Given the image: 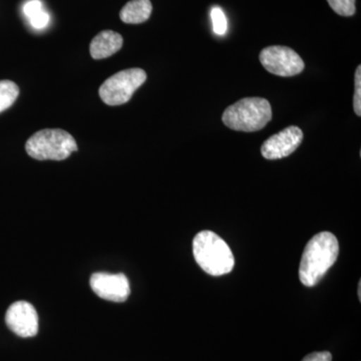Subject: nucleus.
Segmentation results:
<instances>
[{
	"mask_svg": "<svg viewBox=\"0 0 361 361\" xmlns=\"http://www.w3.org/2000/svg\"><path fill=\"white\" fill-rule=\"evenodd\" d=\"M147 80L142 68H129L111 75L99 87V97L109 106H121L132 99L135 90Z\"/></svg>",
	"mask_w": 361,
	"mask_h": 361,
	"instance_id": "5",
	"label": "nucleus"
},
{
	"mask_svg": "<svg viewBox=\"0 0 361 361\" xmlns=\"http://www.w3.org/2000/svg\"><path fill=\"white\" fill-rule=\"evenodd\" d=\"M23 13L28 23L35 30H44L49 25L51 16L45 11L40 0H30L23 6Z\"/></svg>",
	"mask_w": 361,
	"mask_h": 361,
	"instance_id": "12",
	"label": "nucleus"
},
{
	"mask_svg": "<svg viewBox=\"0 0 361 361\" xmlns=\"http://www.w3.org/2000/svg\"><path fill=\"white\" fill-rule=\"evenodd\" d=\"M259 59L266 71L279 77H294L302 73L305 66L296 51L281 45L265 47L260 52Z\"/></svg>",
	"mask_w": 361,
	"mask_h": 361,
	"instance_id": "6",
	"label": "nucleus"
},
{
	"mask_svg": "<svg viewBox=\"0 0 361 361\" xmlns=\"http://www.w3.org/2000/svg\"><path fill=\"white\" fill-rule=\"evenodd\" d=\"M26 153L39 161L66 160L78 151L73 135L61 129H45L33 134L25 144Z\"/></svg>",
	"mask_w": 361,
	"mask_h": 361,
	"instance_id": "4",
	"label": "nucleus"
},
{
	"mask_svg": "<svg viewBox=\"0 0 361 361\" xmlns=\"http://www.w3.org/2000/svg\"><path fill=\"white\" fill-rule=\"evenodd\" d=\"M195 260L202 269L212 276H222L231 272L234 255L224 240L212 231H202L193 240Z\"/></svg>",
	"mask_w": 361,
	"mask_h": 361,
	"instance_id": "2",
	"label": "nucleus"
},
{
	"mask_svg": "<svg viewBox=\"0 0 361 361\" xmlns=\"http://www.w3.org/2000/svg\"><path fill=\"white\" fill-rule=\"evenodd\" d=\"M90 284L92 291L104 300L123 302L130 296L129 279L122 273H94L90 277Z\"/></svg>",
	"mask_w": 361,
	"mask_h": 361,
	"instance_id": "7",
	"label": "nucleus"
},
{
	"mask_svg": "<svg viewBox=\"0 0 361 361\" xmlns=\"http://www.w3.org/2000/svg\"><path fill=\"white\" fill-rule=\"evenodd\" d=\"M302 361H332V355L329 351L312 353L310 355H306Z\"/></svg>",
	"mask_w": 361,
	"mask_h": 361,
	"instance_id": "17",
	"label": "nucleus"
},
{
	"mask_svg": "<svg viewBox=\"0 0 361 361\" xmlns=\"http://www.w3.org/2000/svg\"><path fill=\"white\" fill-rule=\"evenodd\" d=\"M358 298H360V301L361 300V282L358 283Z\"/></svg>",
	"mask_w": 361,
	"mask_h": 361,
	"instance_id": "18",
	"label": "nucleus"
},
{
	"mask_svg": "<svg viewBox=\"0 0 361 361\" xmlns=\"http://www.w3.org/2000/svg\"><path fill=\"white\" fill-rule=\"evenodd\" d=\"M123 44V37L120 33L113 30H104L90 42V56L94 59L110 58L122 49Z\"/></svg>",
	"mask_w": 361,
	"mask_h": 361,
	"instance_id": "10",
	"label": "nucleus"
},
{
	"mask_svg": "<svg viewBox=\"0 0 361 361\" xmlns=\"http://www.w3.org/2000/svg\"><path fill=\"white\" fill-rule=\"evenodd\" d=\"M211 20H212L213 30L216 35H224L227 32V18H226L224 11L220 7H213L211 11Z\"/></svg>",
	"mask_w": 361,
	"mask_h": 361,
	"instance_id": "14",
	"label": "nucleus"
},
{
	"mask_svg": "<svg viewBox=\"0 0 361 361\" xmlns=\"http://www.w3.org/2000/svg\"><path fill=\"white\" fill-rule=\"evenodd\" d=\"M330 7L341 16H353L355 13V0H327Z\"/></svg>",
	"mask_w": 361,
	"mask_h": 361,
	"instance_id": "15",
	"label": "nucleus"
},
{
	"mask_svg": "<svg viewBox=\"0 0 361 361\" xmlns=\"http://www.w3.org/2000/svg\"><path fill=\"white\" fill-rule=\"evenodd\" d=\"M20 94L18 85L11 80H0V113L11 108Z\"/></svg>",
	"mask_w": 361,
	"mask_h": 361,
	"instance_id": "13",
	"label": "nucleus"
},
{
	"mask_svg": "<svg viewBox=\"0 0 361 361\" xmlns=\"http://www.w3.org/2000/svg\"><path fill=\"white\" fill-rule=\"evenodd\" d=\"M153 6L149 0H130L123 7L120 18L123 23L139 25L149 20Z\"/></svg>",
	"mask_w": 361,
	"mask_h": 361,
	"instance_id": "11",
	"label": "nucleus"
},
{
	"mask_svg": "<svg viewBox=\"0 0 361 361\" xmlns=\"http://www.w3.org/2000/svg\"><path fill=\"white\" fill-rule=\"evenodd\" d=\"M353 108L358 116H361V66L355 71V92L353 97Z\"/></svg>",
	"mask_w": 361,
	"mask_h": 361,
	"instance_id": "16",
	"label": "nucleus"
},
{
	"mask_svg": "<svg viewBox=\"0 0 361 361\" xmlns=\"http://www.w3.org/2000/svg\"><path fill=\"white\" fill-rule=\"evenodd\" d=\"M339 254L338 240L330 232H320L308 241L299 266V279L307 287L319 283Z\"/></svg>",
	"mask_w": 361,
	"mask_h": 361,
	"instance_id": "1",
	"label": "nucleus"
},
{
	"mask_svg": "<svg viewBox=\"0 0 361 361\" xmlns=\"http://www.w3.org/2000/svg\"><path fill=\"white\" fill-rule=\"evenodd\" d=\"M302 140L303 132L300 128L290 126L265 141L261 147V154L267 160L286 158L298 149Z\"/></svg>",
	"mask_w": 361,
	"mask_h": 361,
	"instance_id": "9",
	"label": "nucleus"
},
{
	"mask_svg": "<svg viewBox=\"0 0 361 361\" xmlns=\"http://www.w3.org/2000/svg\"><path fill=\"white\" fill-rule=\"evenodd\" d=\"M6 322L13 334L23 338L35 336L39 332V315L32 304L26 301H18L9 306Z\"/></svg>",
	"mask_w": 361,
	"mask_h": 361,
	"instance_id": "8",
	"label": "nucleus"
},
{
	"mask_svg": "<svg viewBox=\"0 0 361 361\" xmlns=\"http://www.w3.org/2000/svg\"><path fill=\"white\" fill-rule=\"evenodd\" d=\"M272 118L269 102L263 97H245L228 106L222 120L226 127L239 132H257Z\"/></svg>",
	"mask_w": 361,
	"mask_h": 361,
	"instance_id": "3",
	"label": "nucleus"
}]
</instances>
